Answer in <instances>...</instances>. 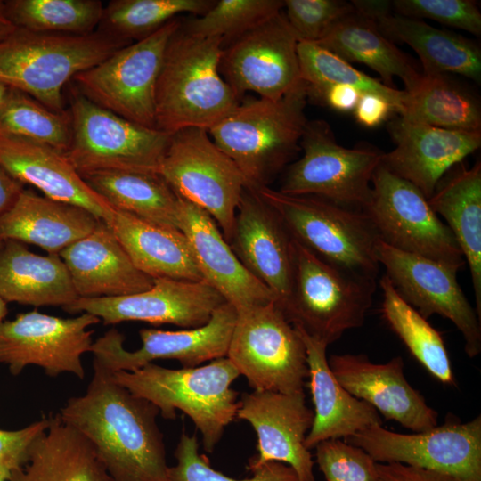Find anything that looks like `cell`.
Listing matches in <instances>:
<instances>
[{"label":"cell","instance_id":"1","mask_svg":"<svg viewBox=\"0 0 481 481\" xmlns=\"http://www.w3.org/2000/svg\"><path fill=\"white\" fill-rule=\"evenodd\" d=\"M84 395L69 398L58 415L94 446L112 481H168L159 409L116 382L94 360Z\"/></svg>","mask_w":481,"mask_h":481},{"label":"cell","instance_id":"2","mask_svg":"<svg viewBox=\"0 0 481 481\" xmlns=\"http://www.w3.org/2000/svg\"><path fill=\"white\" fill-rule=\"evenodd\" d=\"M224 39L188 32L172 35L155 91L156 129L172 135L197 127L209 130L240 102L219 69Z\"/></svg>","mask_w":481,"mask_h":481},{"label":"cell","instance_id":"3","mask_svg":"<svg viewBox=\"0 0 481 481\" xmlns=\"http://www.w3.org/2000/svg\"><path fill=\"white\" fill-rule=\"evenodd\" d=\"M307 99L305 82L279 100L242 99L208 130L239 168L247 189L269 186L300 151L308 122L305 114Z\"/></svg>","mask_w":481,"mask_h":481},{"label":"cell","instance_id":"4","mask_svg":"<svg viewBox=\"0 0 481 481\" xmlns=\"http://www.w3.org/2000/svg\"><path fill=\"white\" fill-rule=\"evenodd\" d=\"M129 44L101 30L66 35L17 27L0 40V85L62 113L67 83Z\"/></svg>","mask_w":481,"mask_h":481},{"label":"cell","instance_id":"5","mask_svg":"<svg viewBox=\"0 0 481 481\" xmlns=\"http://www.w3.org/2000/svg\"><path fill=\"white\" fill-rule=\"evenodd\" d=\"M116 382L154 404L165 420L185 413L212 452L225 427L237 415L238 393L231 386L240 376L225 356L192 368L169 369L150 363L135 371H111Z\"/></svg>","mask_w":481,"mask_h":481},{"label":"cell","instance_id":"6","mask_svg":"<svg viewBox=\"0 0 481 481\" xmlns=\"http://www.w3.org/2000/svg\"><path fill=\"white\" fill-rule=\"evenodd\" d=\"M376 289V279L333 265L293 238L291 289L280 308L293 326L329 346L364 323Z\"/></svg>","mask_w":481,"mask_h":481},{"label":"cell","instance_id":"7","mask_svg":"<svg viewBox=\"0 0 481 481\" xmlns=\"http://www.w3.org/2000/svg\"><path fill=\"white\" fill-rule=\"evenodd\" d=\"M280 216L291 236L324 261L376 279L379 237L363 210L314 196L289 195L267 187L255 191Z\"/></svg>","mask_w":481,"mask_h":481},{"label":"cell","instance_id":"8","mask_svg":"<svg viewBox=\"0 0 481 481\" xmlns=\"http://www.w3.org/2000/svg\"><path fill=\"white\" fill-rule=\"evenodd\" d=\"M71 143L64 156L81 176L102 171L159 175L171 135L127 120L85 97H70Z\"/></svg>","mask_w":481,"mask_h":481},{"label":"cell","instance_id":"9","mask_svg":"<svg viewBox=\"0 0 481 481\" xmlns=\"http://www.w3.org/2000/svg\"><path fill=\"white\" fill-rule=\"evenodd\" d=\"M300 150L302 156L288 166L278 191L364 209L371 200L373 174L385 152L366 143L340 145L330 125L321 119L306 123Z\"/></svg>","mask_w":481,"mask_h":481},{"label":"cell","instance_id":"10","mask_svg":"<svg viewBox=\"0 0 481 481\" xmlns=\"http://www.w3.org/2000/svg\"><path fill=\"white\" fill-rule=\"evenodd\" d=\"M226 357L253 390L305 393L306 346L275 301L237 312Z\"/></svg>","mask_w":481,"mask_h":481},{"label":"cell","instance_id":"11","mask_svg":"<svg viewBox=\"0 0 481 481\" xmlns=\"http://www.w3.org/2000/svg\"><path fill=\"white\" fill-rule=\"evenodd\" d=\"M159 175L179 198L205 210L229 243L246 183L208 130L189 127L172 134Z\"/></svg>","mask_w":481,"mask_h":481},{"label":"cell","instance_id":"12","mask_svg":"<svg viewBox=\"0 0 481 481\" xmlns=\"http://www.w3.org/2000/svg\"><path fill=\"white\" fill-rule=\"evenodd\" d=\"M177 17L148 37L121 47L73 77L94 103L143 126L155 128V91L167 44L180 27Z\"/></svg>","mask_w":481,"mask_h":481},{"label":"cell","instance_id":"13","mask_svg":"<svg viewBox=\"0 0 481 481\" xmlns=\"http://www.w3.org/2000/svg\"><path fill=\"white\" fill-rule=\"evenodd\" d=\"M363 211L379 240L401 251L438 262L458 273L466 262L445 223L422 192L381 164L373 174Z\"/></svg>","mask_w":481,"mask_h":481},{"label":"cell","instance_id":"14","mask_svg":"<svg viewBox=\"0 0 481 481\" xmlns=\"http://www.w3.org/2000/svg\"><path fill=\"white\" fill-rule=\"evenodd\" d=\"M344 440L379 463H402L481 481L480 415L461 422L449 413L442 425L413 434L373 425Z\"/></svg>","mask_w":481,"mask_h":481},{"label":"cell","instance_id":"15","mask_svg":"<svg viewBox=\"0 0 481 481\" xmlns=\"http://www.w3.org/2000/svg\"><path fill=\"white\" fill-rule=\"evenodd\" d=\"M298 44L282 10L224 46L220 73L240 100L247 92L279 100L304 82Z\"/></svg>","mask_w":481,"mask_h":481},{"label":"cell","instance_id":"16","mask_svg":"<svg viewBox=\"0 0 481 481\" xmlns=\"http://www.w3.org/2000/svg\"><path fill=\"white\" fill-rule=\"evenodd\" d=\"M101 320L82 313L73 318L22 313L11 321H0V363L12 375L36 365L49 377L71 373L84 379L82 355L91 352L94 330L88 328Z\"/></svg>","mask_w":481,"mask_h":481},{"label":"cell","instance_id":"17","mask_svg":"<svg viewBox=\"0 0 481 481\" xmlns=\"http://www.w3.org/2000/svg\"><path fill=\"white\" fill-rule=\"evenodd\" d=\"M376 252L398 295L425 319L439 314L450 320L462 335L467 355L477 356L481 352V320L458 283L457 272L394 249L380 240Z\"/></svg>","mask_w":481,"mask_h":481},{"label":"cell","instance_id":"18","mask_svg":"<svg viewBox=\"0 0 481 481\" xmlns=\"http://www.w3.org/2000/svg\"><path fill=\"white\" fill-rule=\"evenodd\" d=\"M236 318V309L224 303L200 327L181 330L142 329V346L135 351L126 350L124 336L112 328L93 342L91 353L94 361L110 371H135L159 359L177 360L183 368L197 367L226 356Z\"/></svg>","mask_w":481,"mask_h":481},{"label":"cell","instance_id":"19","mask_svg":"<svg viewBox=\"0 0 481 481\" xmlns=\"http://www.w3.org/2000/svg\"><path fill=\"white\" fill-rule=\"evenodd\" d=\"M224 298L206 281L155 278L147 290L119 297L78 298L63 309L86 313L105 325L138 321L192 329L206 324Z\"/></svg>","mask_w":481,"mask_h":481},{"label":"cell","instance_id":"20","mask_svg":"<svg viewBox=\"0 0 481 481\" xmlns=\"http://www.w3.org/2000/svg\"><path fill=\"white\" fill-rule=\"evenodd\" d=\"M236 418L249 422L257 436V454L249 461V471L276 461L289 466L299 481H315L312 453L305 446L314 412L306 404L305 393H245Z\"/></svg>","mask_w":481,"mask_h":481},{"label":"cell","instance_id":"21","mask_svg":"<svg viewBox=\"0 0 481 481\" xmlns=\"http://www.w3.org/2000/svg\"><path fill=\"white\" fill-rule=\"evenodd\" d=\"M229 244L244 267L274 294L282 307L291 289L293 237L257 192L244 190Z\"/></svg>","mask_w":481,"mask_h":481},{"label":"cell","instance_id":"22","mask_svg":"<svg viewBox=\"0 0 481 481\" xmlns=\"http://www.w3.org/2000/svg\"><path fill=\"white\" fill-rule=\"evenodd\" d=\"M330 368L352 395L371 405L386 420H395L412 432L437 425L438 414L413 388L404 374V360L397 355L384 363L366 355H331Z\"/></svg>","mask_w":481,"mask_h":481},{"label":"cell","instance_id":"23","mask_svg":"<svg viewBox=\"0 0 481 481\" xmlns=\"http://www.w3.org/2000/svg\"><path fill=\"white\" fill-rule=\"evenodd\" d=\"M395 147L382 165L428 200L443 176L481 145V132L439 128L397 117L388 125Z\"/></svg>","mask_w":481,"mask_h":481},{"label":"cell","instance_id":"24","mask_svg":"<svg viewBox=\"0 0 481 481\" xmlns=\"http://www.w3.org/2000/svg\"><path fill=\"white\" fill-rule=\"evenodd\" d=\"M177 216L178 229L189 241L203 281L237 312L276 302L274 294L240 263L205 210L179 198Z\"/></svg>","mask_w":481,"mask_h":481},{"label":"cell","instance_id":"25","mask_svg":"<svg viewBox=\"0 0 481 481\" xmlns=\"http://www.w3.org/2000/svg\"><path fill=\"white\" fill-rule=\"evenodd\" d=\"M0 167L45 197L81 207L107 222L113 208L75 169L64 154L0 129Z\"/></svg>","mask_w":481,"mask_h":481},{"label":"cell","instance_id":"26","mask_svg":"<svg viewBox=\"0 0 481 481\" xmlns=\"http://www.w3.org/2000/svg\"><path fill=\"white\" fill-rule=\"evenodd\" d=\"M79 298L119 297L151 289L154 279L135 267L111 229L100 221L59 253Z\"/></svg>","mask_w":481,"mask_h":481},{"label":"cell","instance_id":"27","mask_svg":"<svg viewBox=\"0 0 481 481\" xmlns=\"http://www.w3.org/2000/svg\"><path fill=\"white\" fill-rule=\"evenodd\" d=\"M294 328L306 346L308 387L314 407L305 446L311 450L322 441L346 439L371 426L382 425L377 410L352 395L336 379L328 363V345Z\"/></svg>","mask_w":481,"mask_h":481},{"label":"cell","instance_id":"28","mask_svg":"<svg viewBox=\"0 0 481 481\" xmlns=\"http://www.w3.org/2000/svg\"><path fill=\"white\" fill-rule=\"evenodd\" d=\"M100 221L81 207L24 189L12 208L0 215V241L34 244L59 255L93 232Z\"/></svg>","mask_w":481,"mask_h":481},{"label":"cell","instance_id":"29","mask_svg":"<svg viewBox=\"0 0 481 481\" xmlns=\"http://www.w3.org/2000/svg\"><path fill=\"white\" fill-rule=\"evenodd\" d=\"M104 223L135 267L146 275L153 279L203 281L189 241L179 229L157 225L117 208Z\"/></svg>","mask_w":481,"mask_h":481},{"label":"cell","instance_id":"30","mask_svg":"<svg viewBox=\"0 0 481 481\" xmlns=\"http://www.w3.org/2000/svg\"><path fill=\"white\" fill-rule=\"evenodd\" d=\"M0 298L38 306H67L79 297L59 255L40 256L20 241L0 246Z\"/></svg>","mask_w":481,"mask_h":481},{"label":"cell","instance_id":"31","mask_svg":"<svg viewBox=\"0 0 481 481\" xmlns=\"http://www.w3.org/2000/svg\"><path fill=\"white\" fill-rule=\"evenodd\" d=\"M428 202L445 220L469 265L475 310L481 320V162L471 167L461 162L452 167Z\"/></svg>","mask_w":481,"mask_h":481},{"label":"cell","instance_id":"32","mask_svg":"<svg viewBox=\"0 0 481 481\" xmlns=\"http://www.w3.org/2000/svg\"><path fill=\"white\" fill-rule=\"evenodd\" d=\"M33 443L28 462L7 481H112L92 444L60 416Z\"/></svg>","mask_w":481,"mask_h":481},{"label":"cell","instance_id":"33","mask_svg":"<svg viewBox=\"0 0 481 481\" xmlns=\"http://www.w3.org/2000/svg\"><path fill=\"white\" fill-rule=\"evenodd\" d=\"M375 22L393 43L407 44L416 52L422 74H458L480 83L481 50L475 42L421 20L398 14L385 15Z\"/></svg>","mask_w":481,"mask_h":481},{"label":"cell","instance_id":"34","mask_svg":"<svg viewBox=\"0 0 481 481\" xmlns=\"http://www.w3.org/2000/svg\"><path fill=\"white\" fill-rule=\"evenodd\" d=\"M316 43L348 62L368 66L392 88H396V77L404 84V91L409 92L422 75L413 61L381 33L374 20L355 11L337 22Z\"/></svg>","mask_w":481,"mask_h":481},{"label":"cell","instance_id":"35","mask_svg":"<svg viewBox=\"0 0 481 481\" xmlns=\"http://www.w3.org/2000/svg\"><path fill=\"white\" fill-rule=\"evenodd\" d=\"M398 117L439 128L481 132L478 98L448 74H422L417 86L405 92Z\"/></svg>","mask_w":481,"mask_h":481},{"label":"cell","instance_id":"36","mask_svg":"<svg viewBox=\"0 0 481 481\" xmlns=\"http://www.w3.org/2000/svg\"><path fill=\"white\" fill-rule=\"evenodd\" d=\"M82 177L113 208L157 225L178 229L179 197L159 175L102 171Z\"/></svg>","mask_w":481,"mask_h":481},{"label":"cell","instance_id":"37","mask_svg":"<svg viewBox=\"0 0 481 481\" xmlns=\"http://www.w3.org/2000/svg\"><path fill=\"white\" fill-rule=\"evenodd\" d=\"M381 314L412 355L438 381L455 386L451 360L441 334L395 291L384 274Z\"/></svg>","mask_w":481,"mask_h":481},{"label":"cell","instance_id":"38","mask_svg":"<svg viewBox=\"0 0 481 481\" xmlns=\"http://www.w3.org/2000/svg\"><path fill=\"white\" fill-rule=\"evenodd\" d=\"M211 0H113L103 9L99 30L131 43L152 34L179 14H204Z\"/></svg>","mask_w":481,"mask_h":481},{"label":"cell","instance_id":"39","mask_svg":"<svg viewBox=\"0 0 481 481\" xmlns=\"http://www.w3.org/2000/svg\"><path fill=\"white\" fill-rule=\"evenodd\" d=\"M4 7L19 28L66 35L94 32L104 9L98 0H10Z\"/></svg>","mask_w":481,"mask_h":481},{"label":"cell","instance_id":"40","mask_svg":"<svg viewBox=\"0 0 481 481\" xmlns=\"http://www.w3.org/2000/svg\"><path fill=\"white\" fill-rule=\"evenodd\" d=\"M0 129L62 154L71 143V118L54 112L31 96L10 88L0 107Z\"/></svg>","mask_w":481,"mask_h":481},{"label":"cell","instance_id":"41","mask_svg":"<svg viewBox=\"0 0 481 481\" xmlns=\"http://www.w3.org/2000/svg\"><path fill=\"white\" fill-rule=\"evenodd\" d=\"M298 57L301 79L307 86L317 88L333 84L349 85L362 93H373L387 98L399 114L404 90L386 86L314 42H298Z\"/></svg>","mask_w":481,"mask_h":481},{"label":"cell","instance_id":"42","mask_svg":"<svg viewBox=\"0 0 481 481\" xmlns=\"http://www.w3.org/2000/svg\"><path fill=\"white\" fill-rule=\"evenodd\" d=\"M282 0H218L200 16L182 18L188 32L219 37L224 46L281 12Z\"/></svg>","mask_w":481,"mask_h":481},{"label":"cell","instance_id":"43","mask_svg":"<svg viewBox=\"0 0 481 481\" xmlns=\"http://www.w3.org/2000/svg\"><path fill=\"white\" fill-rule=\"evenodd\" d=\"M176 465L168 468V481H299L288 465L270 461L251 469L252 477L236 479L224 475L210 466L206 456L199 452L196 436L182 433L175 452Z\"/></svg>","mask_w":481,"mask_h":481},{"label":"cell","instance_id":"44","mask_svg":"<svg viewBox=\"0 0 481 481\" xmlns=\"http://www.w3.org/2000/svg\"><path fill=\"white\" fill-rule=\"evenodd\" d=\"M284 13L298 42H318L355 10L344 0H284Z\"/></svg>","mask_w":481,"mask_h":481},{"label":"cell","instance_id":"45","mask_svg":"<svg viewBox=\"0 0 481 481\" xmlns=\"http://www.w3.org/2000/svg\"><path fill=\"white\" fill-rule=\"evenodd\" d=\"M314 448L326 481H379L377 461L361 448L341 439L322 441Z\"/></svg>","mask_w":481,"mask_h":481},{"label":"cell","instance_id":"46","mask_svg":"<svg viewBox=\"0 0 481 481\" xmlns=\"http://www.w3.org/2000/svg\"><path fill=\"white\" fill-rule=\"evenodd\" d=\"M392 7L401 16L426 18L476 36L481 34V12L476 1L395 0Z\"/></svg>","mask_w":481,"mask_h":481},{"label":"cell","instance_id":"47","mask_svg":"<svg viewBox=\"0 0 481 481\" xmlns=\"http://www.w3.org/2000/svg\"><path fill=\"white\" fill-rule=\"evenodd\" d=\"M49 423V417H45L19 430L0 429V475L8 478L12 471L25 466L33 443Z\"/></svg>","mask_w":481,"mask_h":481},{"label":"cell","instance_id":"48","mask_svg":"<svg viewBox=\"0 0 481 481\" xmlns=\"http://www.w3.org/2000/svg\"><path fill=\"white\" fill-rule=\"evenodd\" d=\"M361 93L357 88L344 84H333L317 88L307 86L308 99L341 113L355 110Z\"/></svg>","mask_w":481,"mask_h":481},{"label":"cell","instance_id":"49","mask_svg":"<svg viewBox=\"0 0 481 481\" xmlns=\"http://www.w3.org/2000/svg\"><path fill=\"white\" fill-rule=\"evenodd\" d=\"M379 481H469L453 475L402 463L377 462Z\"/></svg>","mask_w":481,"mask_h":481},{"label":"cell","instance_id":"50","mask_svg":"<svg viewBox=\"0 0 481 481\" xmlns=\"http://www.w3.org/2000/svg\"><path fill=\"white\" fill-rule=\"evenodd\" d=\"M396 110L387 98L373 93H361L353 111L356 122L364 127H376L383 124Z\"/></svg>","mask_w":481,"mask_h":481},{"label":"cell","instance_id":"51","mask_svg":"<svg viewBox=\"0 0 481 481\" xmlns=\"http://www.w3.org/2000/svg\"><path fill=\"white\" fill-rule=\"evenodd\" d=\"M24 184L0 167V215L15 203Z\"/></svg>","mask_w":481,"mask_h":481},{"label":"cell","instance_id":"52","mask_svg":"<svg viewBox=\"0 0 481 481\" xmlns=\"http://www.w3.org/2000/svg\"><path fill=\"white\" fill-rule=\"evenodd\" d=\"M357 13L376 21L380 17L392 13V1L354 0L351 1Z\"/></svg>","mask_w":481,"mask_h":481},{"label":"cell","instance_id":"53","mask_svg":"<svg viewBox=\"0 0 481 481\" xmlns=\"http://www.w3.org/2000/svg\"><path fill=\"white\" fill-rule=\"evenodd\" d=\"M17 29V26L6 14L4 2L0 1V40L4 39Z\"/></svg>","mask_w":481,"mask_h":481},{"label":"cell","instance_id":"54","mask_svg":"<svg viewBox=\"0 0 481 481\" xmlns=\"http://www.w3.org/2000/svg\"><path fill=\"white\" fill-rule=\"evenodd\" d=\"M8 313L7 303L0 298V321L4 320Z\"/></svg>","mask_w":481,"mask_h":481},{"label":"cell","instance_id":"55","mask_svg":"<svg viewBox=\"0 0 481 481\" xmlns=\"http://www.w3.org/2000/svg\"><path fill=\"white\" fill-rule=\"evenodd\" d=\"M10 88L5 86H3V85H0V107L2 106V104L4 103L7 94H8V92H9Z\"/></svg>","mask_w":481,"mask_h":481},{"label":"cell","instance_id":"56","mask_svg":"<svg viewBox=\"0 0 481 481\" xmlns=\"http://www.w3.org/2000/svg\"><path fill=\"white\" fill-rule=\"evenodd\" d=\"M0 481H7V477L3 475H0Z\"/></svg>","mask_w":481,"mask_h":481},{"label":"cell","instance_id":"57","mask_svg":"<svg viewBox=\"0 0 481 481\" xmlns=\"http://www.w3.org/2000/svg\"><path fill=\"white\" fill-rule=\"evenodd\" d=\"M1 244H2V241H0V246H1Z\"/></svg>","mask_w":481,"mask_h":481}]
</instances>
